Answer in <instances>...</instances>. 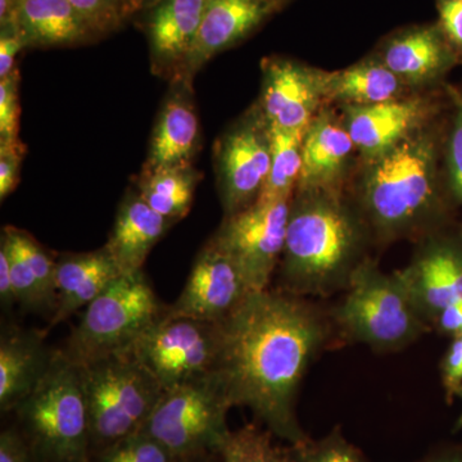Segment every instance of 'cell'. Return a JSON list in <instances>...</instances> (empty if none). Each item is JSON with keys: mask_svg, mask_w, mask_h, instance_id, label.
Segmentation results:
<instances>
[{"mask_svg": "<svg viewBox=\"0 0 462 462\" xmlns=\"http://www.w3.org/2000/svg\"><path fill=\"white\" fill-rule=\"evenodd\" d=\"M220 324L217 374L234 406L249 407L273 436L307 439L296 402L310 365L329 334L305 298L282 289L252 291Z\"/></svg>", "mask_w": 462, "mask_h": 462, "instance_id": "1", "label": "cell"}, {"mask_svg": "<svg viewBox=\"0 0 462 462\" xmlns=\"http://www.w3.org/2000/svg\"><path fill=\"white\" fill-rule=\"evenodd\" d=\"M361 231L348 209L321 191L291 199L281 260L282 291L329 296L346 289L358 260Z\"/></svg>", "mask_w": 462, "mask_h": 462, "instance_id": "2", "label": "cell"}, {"mask_svg": "<svg viewBox=\"0 0 462 462\" xmlns=\"http://www.w3.org/2000/svg\"><path fill=\"white\" fill-rule=\"evenodd\" d=\"M14 413L39 462H90L83 375L62 349L54 351L47 374Z\"/></svg>", "mask_w": 462, "mask_h": 462, "instance_id": "3", "label": "cell"}, {"mask_svg": "<svg viewBox=\"0 0 462 462\" xmlns=\"http://www.w3.org/2000/svg\"><path fill=\"white\" fill-rule=\"evenodd\" d=\"M333 320L345 338L384 352L411 345L428 329L400 273L387 275L366 260L351 276Z\"/></svg>", "mask_w": 462, "mask_h": 462, "instance_id": "4", "label": "cell"}, {"mask_svg": "<svg viewBox=\"0 0 462 462\" xmlns=\"http://www.w3.org/2000/svg\"><path fill=\"white\" fill-rule=\"evenodd\" d=\"M436 156L424 135L404 138L375 158L364 184L365 212L376 229L397 236L418 226L436 197Z\"/></svg>", "mask_w": 462, "mask_h": 462, "instance_id": "5", "label": "cell"}, {"mask_svg": "<svg viewBox=\"0 0 462 462\" xmlns=\"http://www.w3.org/2000/svg\"><path fill=\"white\" fill-rule=\"evenodd\" d=\"M167 309L143 270L121 275L85 307L62 351L79 366L129 352Z\"/></svg>", "mask_w": 462, "mask_h": 462, "instance_id": "6", "label": "cell"}, {"mask_svg": "<svg viewBox=\"0 0 462 462\" xmlns=\"http://www.w3.org/2000/svg\"><path fill=\"white\" fill-rule=\"evenodd\" d=\"M80 369L93 454L139 433L165 392L130 351L99 358Z\"/></svg>", "mask_w": 462, "mask_h": 462, "instance_id": "7", "label": "cell"}, {"mask_svg": "<svg viewBox=\"0 0 462 462\" xmlns=\"http://www.w3.org/2000/svg\"><path fill=\"white\" fill-rule=\"evenodd\" d=\"M231 407L223 382L214 373L163 392L141 431L180 460L218 455L231 431L226 424Z\"/></svg>", "mask_w": 462, "mask_h": 462, "instance_id": "8", "label": "cell"}, {"mask_svg": "<svg viewBox=\"0 0 462 462\" xmlns=\"http://www.w3.org/2000/svg\"><path fill=\"white\" fill-rule=\"evenodd\" d=\"M130 352L163 391L216 373L220 324L166 314L142 334Z\"/></svg>", "mask_w": 462, "mask_h": 462, "instance_id": "9", "label": "cell"}, {"mask_svg": "<svg viewBox=\"0 0 462 462\" xmlns=\"http://www.w3.org/2000/svg\"><path fill=\"white\" fill-rule=\"evenodd\" d=\"M291 203H254L225 217L209 238L236 264L251 291L269 289L281 263Z\"/></svg>", "mask_w": 462, "mask_h": 462, "instance_id": "10", "label": "cell"}, {"mask_svg": "<svg viewBox=\"0 0 462 462\" xmlns=\"http://www.w3.org/2000/svg\"><path fill=\"white\" fill-rule=\"evenodd\" d=\"M270 165V127L254 107L216 142V178L225 217L257 202Z\"/></svg>", "mask_w": 462, "mask_h": 462, "instance_id": "11", "label": "cell"}, {"mask_svg": "<svg viewBox=\"0 0 462 462\" xmlns=\"http://www.w3.org/2000/svg\"><path fill=\"white\" fill-rule=\"evenodd\" d=\"M249 293L236 264L208 240L197 254L180 296L169 306V314L221 322Z\"/></svg>", "mask_w": 462, "mask_h": 462, "instance_id": "12", "label": "cell"}, {"mask_svg": "<svg viewBox=\"0 0 462 462\" xmlns=\"http://www.w3.org/2000/svg\"><path fill=\"white\" fill-rule=\"evenodd\" d=\"M263 90L256 106L270 129L306 130L322 96L321 74L282 57L263 62Z\"/></svg>", "mask_w": 462, "mask_h": 462, "instance_id": "13", "label": "cell"}, {"mask_svg": "<svg viewBox=\"0 0 462 462\" xmlns=\"http://www.w3.org/2000/svg\"><path fill=\"white\" fill-rule=\"evenodd\" d=\"M209 0H160L144 17L151 69L170 83L180 76Z\"/></svg>", "mask_w": 462, "mask_h": 462, "instance_id": "14", "label": "cell"}, {"mask_svg": "<svg viewBox=\"0 0 462 462\" xmlns=\"http://www.w3.org/2000/svg\"><path fill=\"white\" fill-rule=\"evenodd\" d=\"M193 97V85L170 83L152 132L147 160L142 171L193 166L202 145V130Z\"/></svg>", "mask_w": 462, "mask_h": 462, "instance_id": "15", "label": "cell"}, {"mask_svg": "<svg viewBox=\"0 0 462 462\" xmlns=\"http://www.w3.org/2000/svg\"><path fill=\"white\" fill-rule=\"evenodd\" d=\"M273 14L275 11L260 0H209L189 56L176 80L193 85L206 63L245 41Z\"/></svg>", "mask_w": 462, "mask_h": 462, "instance_id": "16", "label": "cell"}, {"mask_svg": "<svg viewBox=\"0 0 462 462\" xmlns=\"http://www.w3.org/2000/svg\"><path fill=\"white\" fill-rule=\"evenodd\" d=\"M45 333L23 328H5L0 338V411L14 409L47 374L54 351L44 342Z\"/></svg>", "mask_w": 462, "mask_h": 462, "instance_id": "17", "label": "cell"}, {"mask_svg": "<svg viewBox=\"0 0 462 462\" xmlns=\"http://www.w3.org/2000/svg\"><path fill=\"white\" fill-rule=\"evenodd\" d=\"M124 275L108 249L81 254H62L56 263V309L51 316V328L71 318L98 298Z\"/></svg>", "mask_w": 462, "mask_h": 462, "instance_id": "18", "label": "cell"}, {"mask_svg": "<svg viewBox=\"0 0 462 462\" xmlns=\"http://www.w3.org/2000/svg\"><path fill=\"white\" fill-rule=\"evenodd\" d=\"M173 225L130 188L118 207L106 248L124 275L142 272L152 249Z\"/></svg>", "mask_w": 462, "mask_h": 462, "instance_id": "19", "label": "cell"}, {"mask_svg": "<svg viewBox=\"0 0 462 462\" xmlns=\"http://www.w3.org/2000/svg\"><path fill=\"white\" fill-rule=\"evenodd\" d=\"M419 100H389L366 107H349L348 130L356 148L375 160L411 135L424 117Z\"/></svg>", "mask_w": 462, "mask_h": 462, "instance_id": "20", "label": "cell"}, {"mask_svg": "<svg viewBox=\"0 0 462 462\" xmlns=\"http://www.w3.org/2000/svg\"><path fill=\"white\" fill-rule=\"evenodd\" d=\"M14 21L27 50L78 47L100 39L69 0H23Z\"/></svg>", "mask_w": 462, "mask_h": 462, "instance_id": "21", "label": "cell"}, {"mask_svg": "<svg viewBox=\"0 0 462 462\" xmlns=\"http://www.w3.org/2000/svg\"><path fill=\"white\" fill-rule=\"evenodd\" d=\"M355 144L348 130L329 116L316 118L307 129L298 191H322L338 178Z\"/></svg>", "mask_w": 462, "mask_h": 462, "instance_id": "22", "label": "cell"}, {"mask_svg": "<svg viewBox=\"0 0 462 462\" xmlns=\"http://www.w3.org/2000/svg\"><path fill=\"white\" fill-rule=\"evenodd\" d=\"M439 27L406 30L387 42L383 63L401 80L424 81L448 63L449 51Z\"/></svg>", "mask_w": 462, "mask_h": 462, "instance_id": "23", "label": "cell"}, {"mask_svg": "<svg viewBox=\"0 0 462 462\" xmlns=\"http://www.w3.org/2000/svg\"><path fill=\"white\" fill-rule=\"evenodd\" d=\"M455 251L434 245L419 254L409 267L400 273L425 321H436L449 303L457 300L452 284V263Z\"/></svg>", "mask_w": 462, "mask_h": 462, "instance_id": "24", "label": "cell"}, {"mask_svg": "<svg viewBox=\"0 0 462 462\" xmlns=\"http://www.w3.org/2000/svg\"><path fill=\"white\" fill-rule=\"evenodd\" d=\"M401 81L384 63L369 60L333 74L322 72V96L349 107H366L397 99Z\"/></svg>", "mask_w": 462, "mask_h": 462, "instance_id": "25", "label": "cell"}, {"mask_svg": "<svg viewBox=\"0 0 462 462\" xmlns=\"http://www.w3.org/2000/svg\"><path fill=\"white\" fill-rule=\"evenodd\" d=\"M202 178L194 166L141 171L134 188L152 209L176 224L189 214Z\"/></svg>", "mask_w": 462, "mask_h": 462, "instance_id": "26", "label": "cell"}, {"mask_svg": "<svg viewBox=\"0 0 462 462\" xmlns=\"http://www.w3.org/2000/svg\"><path fill=\"white\" fill-rule=\"evenodd\" d=\"M307 129L294 132L270 129L272 165L256 203L293 199L302 171V148Z\"/></svg>", "mask_w": 462, "mask_h": 462, "instance_id": "27", "label": "cell"}, {"mask_svg": "<svg viewBox=\"0 0 462 462\" xmlns=\"http://www.w3.org/2000/svg\"><path fill=\"white\" fill-rule=\"evenodd\" d=\"M273 434L247 424L230 431L218 456L221 462H287L285 448L273 445Z\"/></svg>", "mask_w": 462, "mask_h": 462, "instance_id": "28", "label": "cell"}, {"mask_svg": "<svg viewBox=\"0 0 462 462\" xmlns=\"http://www.w3.org/2000/svg\"><path fill=\"white\" fill-rule=\"evenodd\" d=\"M3 234L20 252L21 256L29 264L30 269L39 282L45 297L50 300L51 309H56V263L57 258L51 256L48 249L41 245L29 231L14 226L3 227ZM53 315V314H51Z\"/></svg>", "mask_w": 462, "mask_h": 462, "instance_id": "29", "label": "cell"}, {"mask_svg": "<svg viewBox=\"0 0 462 462\" xmlns=\"http://www.w3.org/2000/svg\"><path fill=\"white\" fill-rule=\"evenodd\" d=\"M287 462H367L339 430L319 440L307 439L285 448Z\"/></svg>", "mask_w": 462, "mask_h": 462, "instance_id": "30", "label": "cell"}, {"mask_svg": "<svg viewBox=\"0 0 462 462\" xmlns=\"http://www.w3.org/2000/svg\"><path fill=\"white\" fill-rule=\"evenodd\" d=\"M169 449L139 431L91 455L90 462H179Z\"/></svg>", "mask_w": 462, "mask_h": 462, "instance_id": "31", "label": "cell"}, {"mask_svg": "<svg viewBox=\"0 0 462 462\" xmlns=\"http://www.w3.org/2000/svg\"><path fill=\"white\" fill-rule=\"evenodd\" d=\"M0 247L5 249V254H7L14 296H16L18 305L23 307V310H32V311L41 312L50 310L53 314L50 300L45 297L44 291H42L39 282L36 281L29 264L21 256L14 243L3 233L2 239H0Z\"/></svg>", "mask_w": 462, "mask_h": 462, "instance_id": "32", "label": "cell"}, {"mask_svg": "<svg viewBox=\"0 0 462 462\" xmlns=\"http://www.w3.org/2000/svg\"><path fill=\"white\" fill-rule=\"evenodd\" d=\"M20 71L0 79V143L18 141L20 130Z\"/></svg>", "mask_w": 462, "mask_h": 462, "instance_id": "33", "label": "cell"}, {"mask_svg": "<svg viewBox=\"0 0 462 462\" xmlns=\"http://www.w3.org/2000/svg\"><path fill=\"white\" fill-rule=\"evenodd\" d=\"M100 38L117 32L124 25L125 17L118 0H69Z\"/></svg>", "mask_w": 462, "mask_h": 462, "instance_id": "34", "label": "cell"}, {"mask_svg": "<svg viewBox=\"0 0 462 462\" xmlns=\"http://www.w3.org/2000/svg\"><path fill=\"white\" fill-rule=\"evenodd\" d=\"M26 145L18 141L0 143V200L16 189L20 181L21 165L26 156Z\"/></svg>", "mask_w": 462, "mask_h": 462, "instance_id": "35", "label": "cell"}, {"mask_svg": "<svg viewBox=\"0 0 462 462\" xmlns=\"http://www.w3.org/2000/svg\"><path fill=\"white\" fill-rule=\"evenodd\" d=\"M27 50L25 39L16 21L0 25V79L7 78L17 69L20 51Z\"/></svg>", "mask_w": 462, "mask_h": 462, "instance_id": "36", "label": "cell"}, {"mask_svg": "<svg viewBox=\"0 0 462 462\" xmlns=\"http://www.w3.org/2000/svg\"><path fill=\"white\" fill-rule=\"evenodd\" d=\"M0 462H39L16 424L9 425L0 433Z\"/></svg>", "mask_w": 462, "mask_h": 462, "instance_id": "37", "label": "cell"}, {"mask_svg": "<svg viewBox=\"0 0 462 462\" xmlns=\"http://www.w3.org/2000/svg\"><path fill=\"white\" fill-rule=\"evenodd\" d=\"M443 384H445L447 398L460 393L462 389V337H456L451 348L447 352L443 361Z\"/></svg>", "mask_w": 462, "mask_h": 462, "instance_id": "38", "label": "cell"}, {"mask_svg": "<svg viewBox=\"0 0 462 462\" xmlns=\"http://www.w3.org/2000/svg\"><path fill=\"white\" fill-rule=\"evenodd\" d=\"M438 11L446 38L462 47V0H438Z\"/></svg>", "mask_w": 462, "mask_h": 462, "instance_id": "39", "label": "cell"}, {"mask_svg": "<svg viewBox=\"0 0 462 462\" xmlns=\"http://www.w3.org/2000/svg\"><path fill=\"white\" fill-rule=\"evenodd\" d=\"M449 170L456 194L462 199V105L456 114L449 141Z\"/></svg>", "mask_w": 462, "mask_h": 462, "instance_id": "40", "label": "cell"}, {"mask_svg": "<svg viewBox=\"0 0 462 462\" xmlns=\"http://www.w3.org/2000/svg\"><path fill=\"white\" fill-rule=\"evenodd\" d=\"M0 303L3 310L12 309L17 303L7 254L2 247H0Z\"/></svg>", "mask_w": 462, "mask_h": 462, "instance_id": "41", "label": "cell"}, {"mask_svg": "<svg viewBox=\"0 0 462 462\" xmlns=\"http://www.w3.org/2000/svg\"><path fill=\"white\" fill-rule=\"evenodd\" d=\"M437 324L440 330L445 333L455 334L456 337L460 333L462 325V298H457L454 302L438 315Z\"/></svg>", "mask_w": 462, "mask_h": 462, "instance_id": "42", "label": "cell"}, {"mask_svg": "<svg viewBox=\"0 0 462 462\" xmlns=\"http://www.w3.org/2000/svg\"><path fill=\"white\" fill-rule=\"evenodd\" d=\"M160 0H118L121 9H123L126 20L136 16V14H143L156 5Z\"/></svg>", "mask_w": 462, "mask_h": 462, "instance_id": "43", "label": "cell"}, {"mask_svg": "<svg viewBox=\"0 0 462 462\" xmlns=\"http://www.w3.org/2000/svg\"><path fill=\"white\" fill-rule=\"evenodd\" d=\"M23 0H0V25L14 21Z\"/></svg>", "mask_w": 462, "mask_h": 462, "instance_id": "44", "label": "cell"}, {"mask_svg": "<svg viewBox=\"0 0 462 462\" xmlns=\"http://www.w3.org/2000/svg\"><path fill=\"white\" fill-rule=\"evenodd\" d=\"M220 461V456L218 455H206L199 456V457L185 458L179 462H218Z\"/></svg>", "mask_w": 462, "mask_h": 462, "instance_id": "45", "label": "cell"}, {"mask_svg": "<svg viewBox=\"0 0 462 462\" xmlns=\"http://www.w3.org/2000/svg\"><path fill=\"white\" fill-rule=\"evenodd\" d=\"M260 2L264 3V5H269V7H272L273 11H279V9H282L284 7L285 5L289 2V0H260Z\"/></svg>", "mask_w": 462, "mask_h": 462, "instance_id": "46", "label": "cell"}, {"mask_svg": "<svg viewBox=\"0 0 462 462\" xmlns=\"http://www.w3.org/2000/svg\"><path fill=\"white\" fill-rule=\"evenodd\" d=\"M430 462H462L461 458L458 457H443L437 458V460L430 461Z\"/></svg>", "mask_w": 462, "mask_h": 462, "instance_id": "47", "label": "cell"}, {"mask_svg": "<svg viewBox=\"0 0 462 462\" xmlns=\"http://www.w3.org/2000/svg\"><path fill=\"white\" fill-rule=\"evenodd\" d=\"M457 337H462V325H461L460 333H458V336H457Z\"/></svg>", "mask_w": 462, "mask_h": 462, "instance_id": "48", "label": "cell"}]
</instances>
